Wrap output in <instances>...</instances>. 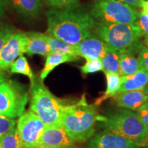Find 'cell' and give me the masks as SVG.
<instances>
[{
    "mask_svg": "<svg viewBox=\"0 0 148 148\" xmlns=\"http://www.w3.org/2000/svg\"><path fill=\"white\" fill-rule=\"evenodd\" d=\"M46 16L45 34L72 45L93 36L92 32L97 25L90 11L79 3L63 8H51Z\"/></svg>",
    "mask_w": 148,
    "mask_h": 148,
    "instance_id": "cell-1",
    "label": "cell"
},
{
    "mask_svg": "<svg viewBox=\"0 0 148 148\" xmlns=\"http://www.w3.org/2000/svg\"><path fill=\"white\" fill-rule=\"evenodd\" d=\"M99 116L95 105L88 103L83 95L77 103L64 105L61 123L70 138L75 143H82L94 135Z\"/></svg>",
    "mask_w": 148,
    "mask_h": 148,
    "instance_id": "cell-2",
    "label": "cell"
},
{
    "mask_svg": "<svg viewBox=\"0 0 148 148\" xmlns=\"http://www.w3.org/2000/svg\"><path fill=\"white\" fill-rule=\"evenodd\" d=\"M94 33L109 49L120 53L134 55L144 47V34L136 23H97Z\"/></svg>",
    "mask_w": 148,
    "mask_h": 148,
    "instance_id": "cell-3",
    "label": "cell"
},
{
    "mask_svg": "<svg viewBox=\"0 0 148 148\" xmlns=\"http://www.w3.org/2000/svg\"><path fill=\"white\" fill-rule=\"evenodd\" d=\"M105 129L143 145L148 141V130L137 112L121 108L106 117L99 116Z\"/></svg>",
    "mask_w": 148,
    "mask_h": 148,
    "instance_id": "cell-4",
    "label": "cell"
},
{
    "mask_svg": "<svg viewBox=\"0 0 148 148\" xmlns=\"http://www.w3.org/2000/svg\"><path fill=\"white\" fill-rule=\"evenodd\" d=\"M31 94L30 110L47 125L62 127L61 117L64 105L60 99L44 86L41 80L36 79L31 84Z\"/></svg>",
    "mask_w": 148,
    "mask_h": 148,
    "instance_id": "cell-5",
    "label": "cell"
},
{
    "mask_svg": "<svg viewBox=\"0 0 148 148\" xmlns=\"http://www.w3.org/2000/svg\"><path fill=\"white\" fill-rule=\"evenodd\" d=\"M90 12L97 23L134 24L138 12L117 0H94Z\"/></svg>",
    "mask_w": 148,
    "mask_h": 148,
    "instance_id": "cell-6",
    "label": "cell"
},
{
    "mask_svg": "<svg viewBox=\"0 0 148 148\" xmlns=\"http://www.w3.org/2000/svg\"><path fill=\"white\" fill-rule=\"evenodd\" d=\"M28 95L21 84L14 80L0 84V116L15 119L23 114Z\"/></svg>",
    "mask_w": 148,
    "mask_h": 148,
    "instance_id": "cell-7",
    "label": "cell"
},
{
    "mask_svg": "<svg viewBox=\"0 0 148 148\" xmlns=\"http://www.w3.org/2000/svg\"><path fill=\"white\" fill-rule=\"evenodd\" d=\"M46 125L32 110L23 112L19 116L16 130L25 148L38 146Z\"/></svg>",
    "mask_w": 148,
    "mask_h": 148,
    "instance_id": "cell-8",
    "label": "cell"
},
{
    "mask_svg": "<svg viewBox=\"0 0 148 148\" xmlns=\"http://www.w3.org/2000/svg\"><path fill=\"white\" fill-rule=\"evenodd\" d=\"M28 38L25 33L14 32L0 51V71H6L21 55L25 53Z\"/></svg>",
    "mask_w": 148,
    "mask_h": 148,
    "instance_id": "cell-9",
    "label": "cell"
},
{
    "mask_svg": "<svg viewBox=\"0 0 148 148\" xmlns=\"http://www.w3.org/2000/svg\"><path fill=\"white\" fill-rule=\"evenodd\" d=\"M88 147V148H142L143 145L104 129L90 138Z\"/></svg>",
    "mask_w": 148,
    "mask_h": 148,
    "instance_id": "cell-10",
    "label": "cell"
},
{
    "mask_svg": "<svg viewBox=\"0 0 148 148\" xmlns=\"http://www.w3.org/2000/svg\"><path fill=\"white\" fill-rule=\"evenodd\" d=\"M75 143L62 127L46 125L38 146L48 148H75Z\"/></svg>",
    "mask_w": 148,
    "mask_h": 148,
    "instance_id": "cell-11",
    "label": "cell"
},
{
    "mask_svg": "<svg viewBox=\"0 0 148 148\" xmlns=\"http://www.w3.org/2000/svg\"><path fill=\"white\" fill-rule=\"evenodd\" d=\"M75 54L79 57L88 59H100L106 54L108 47L102 40L98 37L91 36L85 38L78 44L74 45Z\"/></svg>",
    "mask_w": 148,
    "mask_h": 148,
    "instance_id": "cell-12",
    "label": "cell"
},
{
    "mask_svg": "<svg viewBox=\"0 0 148 148\" xmlns=\"http://www.w3.org/2000/svg\"><path fill=\"white\" fill-rule=\"evenodd\" d=\"M113 99L116 106L120 108L137 111L142 105L148 101V95L143 90L121 92L116 93Z\"/></svg>",
    "mask_w": 148,
    "mask_h": 148,
    "instance_id": "cell-13",
    "label": "cell"
},
{
    "mask_svg": "<svg viewBox=\"0 0 148 148\" xmlns=\"http://www.w3.org/2000/svg\"><path fill=\"white\" fill-rule=\"evenodd\" d=\"M7 3L16 13L26 19L37 17L43 7L42 0H7Z\"/></svg>",
    "mask_w": 148,
    "mask_h": 148,
    "instance_id": "cell-14",
    "label": "cell"
},
{
    "mask_svg": "<svg viewBox=\"0 0 148 148\" xmlns=\"http://www.w3.org/2000/svg\"><path fill=\"white\" fill-rule=\"evenodd\" d=\"M28 38L25 53L29 56L39 55L47 56L50 53V48L43 36V33L38 32H25Z\"/></svg>",
    "mask_w": 148,
    "mask_h": 148,
    "instance_id": "cell-15",
    "label": "cell"
},
{
    "mask_svg": "<svg viewBox=\"0 0 148 148\" xmlns=\"http://www.w3.org/2000/svg\"><path fill=\"white\" fill-rule=\"evenodd\" d=\"M121 84L118 92L142 90L148 84V72L140 69L136 73L127 76H121Z\"/></svg>",
    "mask_w": 148,
    "mask_h": 148,
    "instance_id": "cell-16",
    "label": "cell"
},
{
    "mask_svg": "<svg viewBox=\"0 0 148 148\" xmlns=\"http://www.w3.org/2000/svg\"><path fill=\"white\" fill-rule=\"evenodd\" d=\"M79 56L71 54H60V53H51L47 56L45 66L40 73V80L43 81L47 75L61 64L66 62H75L79 60Z\"/></svg>",
    "mask_w": 148,
    "mask_h": 148,
    "instance_id": "cell-17",
    "label": "cell"
},
{
    "mask_svg": "<svg viewBox=\"0 0 148 148\" xmlns=\"http://www.w3.org/2000/svg\"><path fill=\"white\" fill-rule=\"evenodd\" d=\"M106 77V90L103 95L96 100L95 105H100L103 101L110 97H113L118 92L121 84V78L119 73H104Z\"/></svg>",
    "mask_w": 148,
    "mask_h": 148,
    "instance_id": "cell-18",
    "label": "cell"
},
{
    "mask_svg": "<svg viewBox=\"0 0 148 148\" xmlns=\"http://www.w3.org/2000/svg\"><path fill=\"white\" fill-rule=\"evenodd\" d=\"M140 69L138 61L134 54L129 53H121L120 54L119 73L121 76L133 75Z\"/></svg>",
    "mask_w": 148,
    "mask_h": 148,
    "instance_id": "cell-19",
    "label": "cell"
},
{
    "mask_svg": "<svg viewBox=\"0 0 148 148\" xmlns=\"http://www.w3.org/2000/svg\"><path fill=\"white\" fill-rule=\"evenodd\" d=\"M43 36L50 48V53H54L76 56L74 45L66 43V42L49 34H43Z\"/></svg>",
    "mask_w": 148,
    "mask_h": 148,
    "instance_id": "cell-20",
    "label": "cell"
},
{
    "mask_svg": "<svg viewBox=\"0 0 148 148\" xmlns=\"http://www.w3.org/2000/svg\"><path fill=\"white\" fill-rule=\"evenodd\" d=\"M120 53L108 47L106 54L101 59L103 73H119Z\"/></svg>",
    "mask_w": 148,
    "mask_h": 148,
    "instance_id": "cell-21",
    "label": "cell"
},
{
    "mask_svg": "<svg viewBox=\"0 0 148 148\" xmlns=\"http://www.w3.org/2000/svg\"><path fill=\"white\" fill-rule=\"evenodd\" d=\"M10 72L12 73L22 74L27 76L30 80L31 84H32L36 79L34 74L28 63V61L23 55L20 56L10 66Z\"/></svg>",
    "mask_w": 148,
    "mask_h": 148,
    "instance_id": "cell-22",
    "label": "cell"
},
{
    "mask_svg": "<svg viewBox=\"0 0 148 148\" xmlns=\"http://www.w3.org/2000/svg\"><path fill=\"white\" fill-rule=\"evenodd\" d=\"M1 148H25L16 128L0 137Z\"/></svg>",
    "mask_w": 148,
    "mask_h": 148,
    "instance_id": "cell-23",
    "label": "cell"
},
{
    "mask_svg": "<svg viewBox=\"0 0 148 148\" xmlns=\"http://www.w3.org/2000/svg\"><path fill=\"white\" fill-rule=\"evenodd\" d=\"M83 74L94 73L98 71H103V64L100 59H88L84 65L79 67Z\"/></svg>",
    "mask_w": 148,
    "mask_h": 148,
    "instance_id": "cell-24",
    "label": "cell"
},
{
    "mask_svg": "<svg viewBox=\"0 0 148 148\" xmlns=\"http://www.w3.org/2000/svg\"><path fill=\"white\" fill-rule=\"evenodd\" d=\"M14 32L13 27L8 24L0 22V51Z\"/></svg>",
    "mask_w": 148,
    "mask_h": 148,
    "instance_id": "cell-25",
    "label": "cell"
},
{
    "mask_svg": "<svg viewBox=\"0 0 148 148\" xmlns=\"http://www.w3.org/2000/svg\"><path fill=\"white\" fill-rule=\"evenodd\" d=\"M16 121L14 119L0 116V137L15 128Z\"/></svg>",
    "mask_w": 148,
    "mask_h": 148,
    "instance_id": "cell-26",
    "label": "cell"
},
{
    "mask_svg": "<svg viewBox=\"0 0 148 148\" xmlns=\"http://www.w3.org/2000/svg\"><path fill=\"white\" fill-rule=\"evenodd\" d=\"M51 8H63L78 4L79 0H45Z\"/></svg>",
    "mask_w": 148,
    "mask_h": 148,
    "instance_id": "cell-27",
    "label": "cell"
},
{
    "mask_svg": "<svg viewBox=\"0 0 148 148\" xmlns=\"http://www.w3.org/2000/svg\"><path fill=\"white\" fill-rule=\"evenodd\" d=\"M137 60L140 68L148 72V47H143L138 53Z\"/></svg>",
    "mask_w": 148,
    "mask_h": 148,
    "instance_id": "cell-28",
    "label": "cell"
},
{
    "mask_svg": "<svg viewBox=\"0 0 148 148\" xmlns=\"http://www.w3.org/2000/svg\"><path fill=\"white\" fill-rule=\"evenodd\" d=\"M136 24L143 32L144 36H148V16L140 12Z\"/></svg>",
    "mask_w": 148,
    "mask_h": 148,
    "instance_id": "cell-29",
    "label": "cell"
},
{
    "mask_svg": "<svg viewBox=\"0 0 148 148\" xmlns=\"http://www.w3.org/2000/svg\"><path fill=\"white\" fill-rule=\"evenodd\" d=\"M136 112L148 130V101L142 105Z\"/></svg>",
    "mask_w": 148,
    "mask_h": 148,
    "instance_id": "cell-30",
    "label": "cell"
},
{
    "mask_svg": "<svg viewBox=\"0 0 148 148\" xmlns=\"http://www.w3.org/2000/svg\"><path fill=\"white\" fill-rule=\"evenodd\" d=\"M117 1H121V2L130 6L131 8H134V10H136L138 8H140L142 1L143 0H117Z\"/></svg>",
    "mask_w": 148,
    "mask_h": 148,
    "instance_id": "cell-31",
    "label": "cell"
},
{
    "mask_svg": "<svg viewBox=\"0 0 148 148\" xmlns=\"http://www.w3.org/2000/svg\"><path fill=\"white\" fill-rule=\"evenodd\" d=\"M140 8H141L140 12L148 16V0H143L142 1Z\"/></svg>",
    "mask_w": 148,
    "mask_h": 148,
    "instance_id": "cell-32",
    "label": "cell"
},
{
    "mask_svg": "<svg viewBox=\"0 0 148 148\" xmlns=\"http://www.w3.org/2000/svg\"><path fill=\"white\" fill-rule=\"evenodd\" d=\"M6 4L7 0H0V16H1L4 14Z\"/></svg>",
    "mask_w": 148,
    "mask_h": 148,
    "instance_id": "cell-33",
    "label": "cell"
},
{
    "mask_svg": "<svg viewBox=\"0 0 148 148\" xmlns=\"http://www.w3.org/2000/svg\"><path fill=\"white\" fill-rule=\"evenodd\" d=\"M5 81V76L4 74L3 73V72L0 71V84Z\"/></svg>",
    "mask_w": 148,
    "mask_h": 148,
    "instance_id": "cell-34",
    "label": "cell"
},
{
    "mask_svg": "<svg viewBox=\"0 0 148 148\" xmlns=\"http://www.w3.org/2000/svg\"><path fill=\"white\" fill-rule=\"evenodd\" d=\"M143 45H144V47H148V36H144Z\"/></svg>",
    "mask_w": 148,
    "mask_h": 148,
    "instance_id": "cell-35",
    "label": "cell"
},
{
    "mask_svg": "<svg viewBox=\"0 0 148 148\" xmlns=\"http://www.w3.org/2000/svg\"><path fill=\"white\" fill-rule=\"evenodd\" d=\"M143 90L144 92H145V94H147V95H148V84H147V86H145V88H144Z\"/></svg>",
    "mask_w": 148,
    "mask_h": 148,
    "instance_id": "cell-36",
    "label": "cell"
},
{
    "mask_svg": "<svg viewBox=\"0 0 148 148\" xmlns=\"http://www.w3.org/2000/svg\"><path fill=\"white\" fill-rule=\"evenodd\" d=\"M32 148H48V147H43V146H36V147H32Z\"/></svg>",
    "mask_w": 148,
    "mask_h": 148,
    "instance_id": "cell-37",
    "label": "cell"
},
{
    "mask_svg": "<svg viewBox=\"0 0 148 148\" xmlns=\"http://www.w3.org/2000/svg\"><path fill=\"white\" fill-rule=\"evenodd\" d=\"M0 148H1V146H0Z\"/></svg>",
    "mask_w": 148,
    "mask_h": 148,
    "instance_id": "cell-38",
    "label": "cell"
}]
</instances>
